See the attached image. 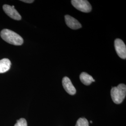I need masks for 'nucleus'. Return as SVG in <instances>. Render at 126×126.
Segmentation results:
<instances>
[{"label": "nucleus", "instance_id": "1", "mask_svg": "<svg viewBox=\"0 0 126 126\" xmlns=\"http://www.w3.org/2000/svg\"><path fill=\"white\" fill-rule=\"evenodd\" d=\"M1 37L5 41L15 45H21L23 43V38L16 33L8 29H4L0 32Z\"/></svg>", "mask_w": 126, "mask_h": 126}, {"label": "nucleus", "instance_id": "2", "mask_svg": "<svg viewBox=\"0 0 126 126\" xmlns=\"http://www.w3.org/2000/svg\"><path fill=\"white\" fill-rule=\"evenodd\" d=\"M126 95V86L120 84L116 87H112L111 90V96L113 102L116 104L122 103Z\"/></svg>", "mask_w": 126, "mask_h": 126}, {"label": "nucleus", "instance_id": "3", "mask_svg": "<svg viewBox=\"0 0 126 126\" xmlns=\"http://www.w3.org/2000/svg\"><path fill=\"white\" fill-rule=\"evenodd\" d=\"M71 3L77 9L84 13H89L92 10V6L86 0H72Z\"/></svg>", "mask_w": 126, "mask_h": 126}, {"label": "nucleus", "instance_id": "4", "mask_svg": "<svg viewBox=\"0 0 126 126\" xmlns=\"http://www.w3.org/2000/svg\"><path fill=\"white\" fill-rule=\"evenodd\" d=\"M114 47L116 53L120 58L125 59L126 58V46L124 42L120 39L114 41Z\"/></svg>", "mask_w": 126, "mask_h": 126}, {"label": "nucleus", "instance_id": "5", "mask_svg": "<svg viewBox=\"0 0 126 126\" xmlns=\"http://www.w3.org/2000/svg\"><path fill=\"white\" fill-rule=\"evenodd\" d=\"M3 10L9 16L16 20H20L22 19L21 15L18 11L15 9L14 6L5 4L3 6Z\"/></svg>", "mask_w": 126, "mask_h": 126}, {"label": "nucleus", "instance_id": "6", "mask_svg": "<svg viewBox=\"0 0 126 126\" xmlns=\"http://www.w3.org/2000/svg\"><path fill=\"white\" fill-rule=\"evenodd\" d=\"M62 85L64 90L69 94L73 95L76 93V88L73 85L70 79L67 77H64L63 78Z\"/></svg>", "mask_w": 126, "mask_h": 126}, {"label": "nucleus", "instance_id": "7", "mask_svg": "<svg viewBox=\"0 0 126 126\" xmlns=\"http://www.w3.org/2000/svg\"><path fill=\"white\" fill-rule=\"evenodd\" d=\"M66 24L68 27L72 30H77L82 27L80 23L75 18L69 15H66L64 16Z\"/></svg>", "mask_w": 126, "mask_h": 126}, {"label": "nucleus", "instance_id": "8", "mask_svg": "<svg viewBox=\"0 0 126 126\" xmlns=\"http://www.w3.org/2000/svg\"><path fill=\"white\" fill-rule=\"evenodd\" d=\"M11 63L9 59H3L0 60V73L8 72L11 67Z\"/></svg>", "mask_w": 126, "mask_h": 126}, {"label": "nucleus", "instance_id": "9", "mask_svg": "<svg viewBox=\"0 0 126 126\" xmlns=\"http://www.w3.org/2000/svg\"><path fill=\"white\" fill-rule=\"evenodd\" d=\"M79 78L81 82L86 86H89L93 82H95L93 78L86 72H82L80 75Z\"/></svg>", "mask_w": 126, "mask_h": 126}, {"label": "nucleus", "instance_id": "10", "mask_svg": "<svg viewBox=\"0 0 126 126\" xmlns=\"http://www.w3.org/2000/svg\"><path fill=\"white\" fill-rule=\"evenodd\" d=\"M75 126H89V122L85 118H80L77 122Z\"/></svg>", "mask_w": 126, "mask_h": 126}, {"label": "nucleus", "instance_id": "11", "mask_svg": "<svg viewBox=\"0 0 126 126\" xmlns=\"http://www.w3.org/2000/svg\"><path fill=\"white\" fill-rule=\"evenodd\" d=\"M14 126H27V121L24 118H21L17 121L16 123Z\"/></svg>", "mask_w": 126, "mask_h": 126}, {"label": "nucleus", "instance_id": "12", "mask_svg": "<svg viewBox=\"0 0 126 126\" xmlns=\"http://www.w3.org/2000/svg\"><path fill=\"white\" fill-rule=\"evenodd\" d=\"M21 1L25 3H31L34 1V0H21Z\"/></svg>", "mask_w": 126, "mask_h": 126}, {"label": "nucleus", "instance_id": "13", "mask_svg": "<svg viewBox=\"0 0 126 126\" xmlns=\"http://www.w3.org/2000/svg\"><path fill=\"white\" fill-rule=\"evenodd\" d=\"M90 123H92L93 122H92V121H90Z\"/></svg>", "mask_w": 126, "mask_h": 126}]
</instances>
